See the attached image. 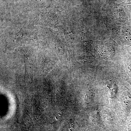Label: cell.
<instances>
[{"label":"cell","instance_id":"1","mask_svg":"<svg viewBox=\"0 0 131 131\" xmlns=\"http://www.w3.org/2000/svg\"><path fill=\"white\" fill-rule=\"evenodd\" d=\"M122 98L124 102L126 104H129L131 102V95L129 92H125L124 93Z\"/></svg>","mask_w":131,"mask_h":131}]
</instances>
